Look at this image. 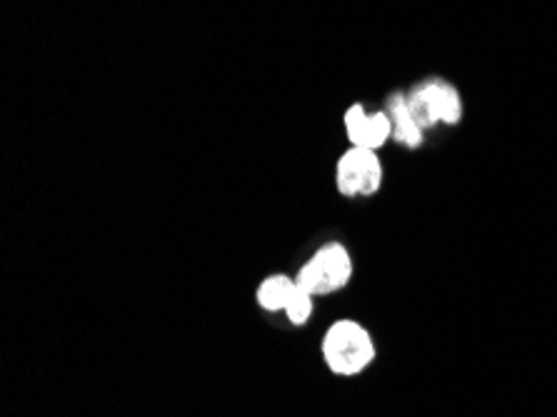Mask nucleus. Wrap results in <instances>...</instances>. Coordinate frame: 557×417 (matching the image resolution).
Masks as SVG:
<instances>
[{"label": "nucleus", "instance_id": "423d86ee", "mask_svg": "<svg viewBox=\"0 0 557 417\" xmlns=\"http://www.w3.org/2000/svg\"><path fill=\"white\" fill-rule=\"evenodd\" d=\"M385 113L391 115L393 140L395 143H400V146L412 148V150L423 146L425 131L416 123V118H412L410 108H408V100H405V93H393V96L387 98Z\"/></svg>", "mask_w": 557, "mask_h": 417}, {"label": "nucleus", "instance_id": "7ed1b4c3", "mask_svg": "<svg viewBox=\"0 0 557 417\" xmlns=\"http://www.w3.org/2000/svg\"><path fill=\"white\" fill-rule=\"evenodd\" d=\"M416 123L428 133L435 125H458L462 121V98L453 83L428 78L405 93Z\"/></svg>", "mask_w": 557, "mask_h": 417}, {"label": "nucleus", "instance_id": "39448f33", "mask_svg": "<svg viewBox=\"0 0 557 417\" xmlns=\"http://www.w3.org/2000/svg\"><path fill=\"white\" fill-rule=\"evenodd\" d=\"M343 127L352 148L377 150L393 140L391 115L383 110H368L362 103L350 106L343 115Z\"/></svg>", "mask_w": 557, "mask_h": 417}, {"label": "nucleus", "instance_id": "6e6552de", "mask_svg": "<svg viewBox=\"0 0 557 417\" xmlns=\"http://www.w3.org/2000/svg\"><path fill=\"white\" fill-rule=\"evenodd\" d=\"M312 308H315V297H312L306 291V287L298 285V291H295L293 301L288 303V308H285V318H288L290 326L300 328L312 318Z\"/></svg>", "mask_w": 557, "mask_h": 417}, {"label": "nucleus", "instance_id": "f03ea898", "mask_svg": "<svg viewBox=\"0 0 557 417\" xmlns=\"http://www.w3.org/2000/svg\"><path fill=\"white\" fill-rule=\"evenodd\" d=\"M352 272H356V262H352L350 250L345 248L343 243L331 241L320 245V248L302 262L300 270L295 272V280H298V285L306 287L312 297H323L343 291V287L352 280Z\"/></svg>", "mask_w": 557, "mask_h": 417}, {"label": "nucleus", "instance_id": "20e7f679", "mask_svg": "<svg viewBox=\"0 0 557 417\" xmlns=\"http://www.w3.org/2000/svg\"><path fill=\"white\" fill-rule=\"evenodd\" d=\"M383 160L377 150L348 148L335 163V191L343 198H373L383 188Z\"/></svg>", "mask_w": 557, "mask_h": 417}, {"label": "nucleus", "instance_id": "f257e3e1", "mask_svg": "<svg viewBox=\"0 0 557 417\" xmlns=\"http://www.w3.org/2000/svg\"><path fill=\"white\" fill-rule=\"evenodd\" d=\"M323 360L333 376L356 378L375 360V340L356 320H337L323 338Z\"/></svg>", "mask_w": 557, "mask_h": 417}, {"label": "nucleus", "instance_id": "0eeeda50", "mask_svg": "<svg viewBox=\"0 0 557 417\" xmlns=\"http://www.w3.org/2000/svg\"><path fill=\"white\" fill-rule=\"evenodd\" d=\"M295 291H298V280L295 275H285V272H275L268 275L263 283L258 285V305L268 312H285L288 303L293 301Z\"/></svg>", "mask_w": 557, "mask_h": 417}]
</instances>
